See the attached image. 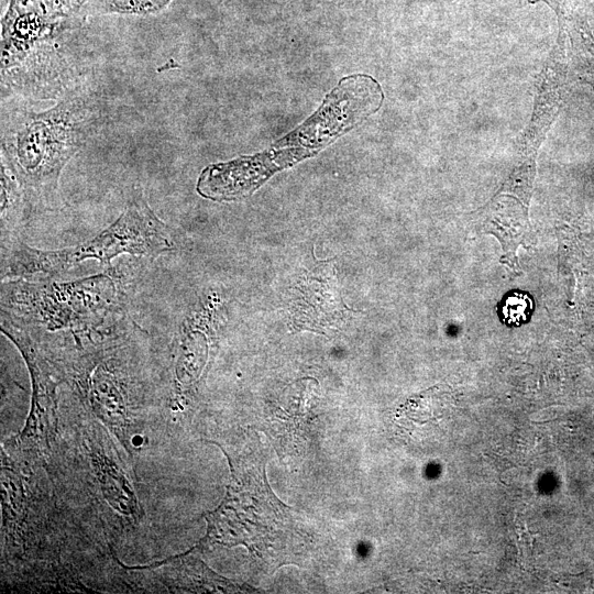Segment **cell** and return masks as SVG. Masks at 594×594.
Returning <instances> with one entry per match:
<instances>
[{"mask_svg": "<svg viewBox=\"0 0 594 594\" xmlns=\"http://www.w3.org/2000/svg\"><path fill=\"white\" fill-rule=\"evenodd\" d=\"M435 388L429 389L417 397H411L403 407L400 415L407 420L426 424L429 420H437L441 417L443 407L447 403L442 402L438 405L441 397H436L438 393H433Z\"/></svg>", "mask_w": 594, "mask_h": 594, "instance_id": "12", "label": "cell"}, {"mask_svg": "<svg viewBox=\"0 0 594 594\" xmlns=\"http://www.w3.org/2000/svg\"><path fill=\"white\" fill-rule=\"evenodd\" d=\"M91 402L101 417L117 430L125 426L122 398L110 375L103 370L96 372L91 381Z\"/></svg>", "mask_w": 594, "mask_h": 594, "instance_id": "9", "label": "cell"}, {"mask_svg": "<svg viewBox=\"0 0 594 594\" xmlns=\"http://www.w3.org/2000/svg\"><path fill=\"white\" fill-rule=\"evenodd\" d=\"M165 574L176 587L190 592H242L244 585L235 584L213 573L200 559L191 556L176 557L164 562Z\"/></svg>", "mask_w": 594, "mask_h": 594, "instance_id": "8", "label": "cell"}, {"mask_svg": "<svg viewBox=\"0 0 594 594\" xmlns=\"http://www.w3.org/2000/svg\"><path fill=\"white\" fill-rule=\"evenodd\" d=\"M170 233L145 200L134 199L112 224L79 245L43 251L19 242L7 260L3 275L56 274L87 258L110 265L112 258L123 253L155 257L173 248Z\"/></svg>", "mask_w": 594, "mask_h": 594, "instance_id": "3", "label": "cell"}, {"mask_svg": "<svg viewBox=\"0 0 594 594\" xmlns=\"http://www.w3.org/2000/svg\"><path fill=\"white\" fill-rule=\"evenodd\" d=\"M531 310V298L521 292L509 293L499 307L503 322L509 326H519L526 322L529 319Z\"/></svg>", "mask_w": 594, "mask_h": 594, "instance_id": "13", "label": "cell"}, {"mask_svg": "<svg viewBox=\"0 0 594 594\" xmlns=\"http://www.w3.org/2000/svg\"><path fill=\"white\" fill-rule=\"evenodd\" d=\"M314 153L307 148H288L212 164L201 172L197 191L202 197L212 200H233L252 193L276 169Z\"/></svg>", "mask_w": 594, "mask_h": 594, "instance_id": "5", "label": "cell"}, {"mask_svg": "<svg viewBox=\"0 0 594 594\" xmlns=\"http://www.w3.org/2000/svg\"><path fill=\"white\" fill-rule=\"evenodd\" d=\"M382 101V89L372 77L365 75L345 77L327 96L314 116L275 145L297 144L315 152L314 147L326 146L376 112Z\"/></svg>", "mask_w": 594, "mask_h": 594, "instance_id": "4", "label": "cell"}, {"mask_svg": "<svg viewBox=\"0 0 594 594\" xmlns=\"http://www.w3.org/2000/svg\"><path fill=\"white\" fill-rule=\"evenodd\" d=\"M22 185L1 157V226L2 232L13 228L18 220L19 208L22 201Z\"/></svg>", "mask_w": 594, "mask_h": 594, "instance_id": "10", "label": "cell"}, {"mask_svg": "<svg viewBox=\"0 0 594 594\" xmlns=\"http://www.w3.org/2000/svg\"><path fill=\"white\" fill-rule=\"evenodd\" d=\"M89 109L79 98L63 100L46 111L22 112L2 132V158L24 189H56L65 164L86 139Z\"/></svg>", "mask_w": 594, "mask_h": 594, "instance_id": "2", "label": "cell"}, {"mask_svg": "<svg viewBox=\"0 0 594 594\" xmlns=\"http://www.w3.org/2000/svg\"><path fill=\"white\" fill-rule=\"evenodd\" d=\"M173 0H87L86 12L145 15L164 10Z\"/></svg>", "mask_w": 594, "mask_h": 594, "instance_id": "11", "label": "cell"}, {"mask_svg": "<svg viewBox=\"0 0 594 594\" xmlns=\"http://www.w3.org/2000/svg\"><path fill=\"white\" fill-rule=\"evenodd\" d=\"M1 330L20 349L29 366L33 383V400L28 425L18 441L23 448L41 450L48 447V438L54 427L55 383L46 363L32 340L18 328L2 323Z\"/></svg>", "mask_w": 594, "mask_h": 594, "instance_id": "7", "label": "cell"}, {"mask_svg": "<svg viewBox=\"0 0 594 594\" xmlns=\"http://www.w3.org/2000/svg\"><path fill=\"white\" fill-rule=\"evenodd\" d=\"M221 450L231 476L222 503L205 516L206 537L216 544H242L271 563L275 561L272 553L286 549L296 538L289 508L271 490L263 461Z\"/></svg>", "mask_w": 594, "mask_h": 594, "instance_id": "1", "label": "cell"}, {"mask_svg": "<svg viewBox=\"0 0 594 594\" xmlns=\"http://www.w3.org/2000/svg\"><path fill=\"white\" fill-rule=\"evenodd\" d=\"M87 0H9L2 19V40L14 47H32L74 24Z\"/></svg>", "mask_w": 594, "mask_h": 594, "instance_id": "6", "label": "cell"}]
</instances>
